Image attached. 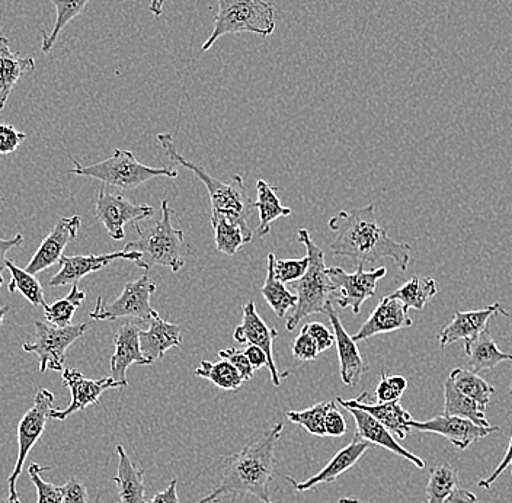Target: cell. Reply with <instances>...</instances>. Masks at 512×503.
<instances>
[{
    "mask_svg": "<svg viewBox=\"0 0 512 503\" xmlns=\"http://www.w3.org/2000/svg\"><path fill=\"white\" fill-rule=\"evenodd\" d=\"M329 229L336 233L331 253L350 258L355 265L374 264L390 258L400 271L411 262L409 243L392 239L377 219L376 205L370 204L351 211H341L329 220Z\"/></svg>",
    "mask_w": 512,
    "mask_h": 503,
    "instance_id": "cell-1",
    "label": "cell"
},
{
    "mask_svg": "<svg viewBox=\"0 0 512 503\" xmlns=\"http://www.w3.org/2000/svg\"><path fill=\"white\" fill-rule=\"evenodd\" d=\"M283 431V424L272 426L261 440L227 457L219 486L197 503H216L226 495H252L262 503H275L270 485L277 466L275 448Z\"/></svg>",
    "mask_w": 512,
    "mask_h": 503,
    "instance_id": "cell-2",
    "label": "cell"
},
{
    "mask_svg": "<svg viewBox=\"0 0 512 503\" xmlns=\"http://www.w3.org/2000/svg\"><path fill=\"white\" fill-rule=\"evenodd\" d=\"M158 142L172 162L190 169L206 185L208 195H210L211 214L226 216L229 219L239 221V223L248 224L249 214L255 210V201H252V198L249 197L242 176H233L232 182L219 181V179L211 176L206 169L188 162L184 156L179 155L174 146V137L171 134H159Z\"/></svg>",
    "mask_w": 512,
    "mask_h": 503,
    "instance_id": "cell-3",
    "label": "cell"
},
{
    "mask_svg": "<svg viewBox=\"0 0 512 503\" xmlns=\"http://www.w3.org/2000/svg\"><path fill=\"white\" fill-rule=\"evenodd\" d=\"M297 239L303 243L309 256V269L299 281L293 283L299 297L296 309L287 316L286 329L293 332L303 319L318 313H325L329 297L336 293L334 283L326 268L325 252L313 242L312 236L306 229H300Z\"/></svg>",
    "mask_w": 512,
    "mask_h": 503,
    "instance_id": "cell-4",
    "label": "cell"
},
{
    "mask_svg": "<svg viewBox=\"0 0 512 503\" xmlns=\"http://www.w3.org/2000/svg\"><path fill=\"white\" fill-rule=\"evenodd\" d=\"M172 210L168 200L162 201V217L152 226L134 224L139 239L127 243L124 251L142 253L140 268L149 269L152 265L171 268L174 272L184 268L182 246H184V232L172 226Z\"/></svg>",
    "mask_w": 512,
    "mask_h": 503,
    "instance_id": "cell-5",
    "label": "cell"
},
{
    "mask_svg": "<svg viewBox=\"0 0 512 503\" xmlns=\"http://www.w3.org/2000/svg\"><path fill=\"white\" fill-rule=\"evenodd\" d=\"M275 30V8L265 0H219L213 32L201 51H208L220 38L229 34L251 32L270 37Z\"/></svg>",
    "mask_w": 512,
    "mask_h": 503,
    "instance_id": "cell-6",
    "label": "cell"
},
{
    "mask_svg": "<svg viewBox=\"0 0 512 503\" xmlns=\"http://www.w3.org/2000/svg\"><path fill=\"white\" fill-rule=\"evenodd\" d=\"M75 169L70 173L79 176H88V178L98 179L104 182V185L120 189H131L140 187L152 179L160 178H176L178 172L171 168H150L143 165L130 150L115 149L114 155L110 159L102 160L92 166H82L73 160Z\"/></svg>",
    "mask_w": 512,
    "mask_h": 503,
    "instance_id": "cell-7",
    "label": "cell"
},
{
    "mask_svg": "<svg viewBox=\"0 0 512 503\" xmlns=\"http://www.w3.org/2000/svg\"><path fill=\"white\" fill-rule=\"evenodd\" d=\"M54 394L47 389L38 390L34 397V405L27 410L18 424V458L15 461L14 472L8 477V498L3 503H21L19 499L18 483L19 476L24 470L25 461L30 456L34 445L43 437L46 431L47 422L50 421V413L53 410Z\"/></svg>",
    "mask_w": 512,
    "mask_h": 503,
    "instance_id": "cell-8",
    "label": "cell"
},
{
    "mask_svg": "<svg viewBox=\"0 0 512 503\" xmlns=\"http://www.w3.org/2000/svg\"><path fill=\"white\" fill-rule=\"evenodd\" d=\"M34 326L35 341L25 342L22 348L25 352L38 355L40 373H46L47 370L62 371L67 349L88 331L86 323L59 328L50 323L35 322Z\"/></svg>",
    "mask_w": 512,
    "mask_h": 503,
    "instance_id": "cell-9",
    "label": "cell"
},
{
    "mask_svg": "<svg viewBox=\"0 0 512 503\" xmlns=\"http://www.w3.org/2000/svg\"><path fill=\"white\" fill-rule=\"evenodd\" d=\"M155 291L156 284L150 280L149 275H143L139 280L126 284L123 293L111 303H105L102 297H98L95 309L89 313V317L98 322L118 320L123 317H136L142 322H150L153 316L158 315L150 304V297Z\"/></svg>",
    "mask_w": 512,
    "mask_h": 503,
    "instance_id": "cell-10",
    "label": "cell"
},
{
    "mask_svg": "<svg viewBox=\"0 0 512 503\" xmlns=\"http://www.w3.org/2000/svg\"><path fill=\"white\" fill-rule=\"evenodd\" d=\"M329 277L336 288V301L341 309H352L354 315L361 312V307L368 299L376 296L377 285L387 275V268L380 267L373 271H364V265H357L352 274L339 267L328 268Z\"/></svg>",
    "mask_w": 512,
    "mask_h": 503,
    "instance_id": "cell-11",
    "label": "cell"
},
{
    "mask_svg": "<svg viewBox=\"0 0 512 503\" xmlns=\"http://www.w3.org/2000/svg\"><path fill=\"white\" fill-rule=\"evenodd\" d=\"M95 214L104 224L112 240H124L127 224H136L137 221L149 219L155 214L150 205H137L131 203L126 197L117 192H108L105 185L99 189L96 200Z\"/></svg>",
    "mask_w": 512,
    "mask_h": 503,
    "instance_id": "cell-12",
    "label": "cell"
},
{
    "mask_svg": "<svg viewBox=\"0 0 512 503\" xmlns=\"http://www.w3.org/2000/svg\"><path fill=\"white\" fill-rule=\"evenodd\" d=\"M63 381L67 389L70 390V394H72V400H70V405L66 409L51 410L50 419H53V421H66L73 413L85 410L88 406L96 405L105 390L126 389L123 384L118 383L112 377L92 380V378L83 376L75 368H64Z\"/></svg>",
    "mask_w": 512,
    "mask_h": 503,
    "instance_id": "cell-13",
    "label": "cell"
},
{
    "mask_svg": "<svg viewBox=\"0 0 512 503\" xmlns=\"http://www.w3.org/2000/svg\"><path fill=\"white\" fill-rule=\"evenodd\" d=\"M409 425L415 431L437 434L447 438L457 450H466L476 441L499 431V426H480L469 421V419L446 415L435 416V418L424 422L412 419Z\"/></svg>",
    "mask_w": 512,
    "mask_h": 503,
    "instance_id": "cell-14",
    "label": "cell"
},
{
    "mask_svg": "<svg viewBox=\"0 0 512 503\" xmlns=\"http://www.w3.org/2000/svg\"><path fill=\"white\" fill-rule=\"evenodd\" d=\"M277 336V329L270 328L264 322V319L258 315V312H256L255 301H249V303L243 306L242 323L233 332V339L239 342V344L256 345L264 349L268 357V370L271 373V381L275 387L280 386L281 380L290 374H278L274 354H272V345H274Z\"/></svg>",
    "mask_w": 512,
    "mask_h": 503,
    "instance_id": "cell-15",
    "label": "cell"
},
{
    "mask_svg": "<svg viewBox=\"0 0 512 503\" xmlns=\"http://www.w3.org/2000/svg\"><path fill=\"white\" fill-rule=\"evenodd\" d=\"M142 253L118 251L105 253V255H78V256H62L60 259V271L53 275L48 284L50 287H63V285L79 284L82 278L92 272L101 271L107 268L112 262L118 259H126V261L136 262L137 267L142 264Z\"/></svg>",
    "mask_w": 512,
    "mask_h": 503,
    "instance_id": "cell-16",
    "label": "cell"
},
{
    "mask_svg": "<svg viewBox=\"0 0 512 503\" xmlns=\"http://www.w3.org/2000/svg\"><path fill=\"white\" fill-rule=\"evenodd\" d=\"M82 226V219L79 216L63 217L57 221L50 235L43 240L40 248L32 256L30 264L27 265V271L32 275L41 274L53 265L60 264L64 249L72 240L78 237V232Z\"/></svg>",
    "mask_w": 512,
    "mask_h": 503,
    "instance_id": "cell-17",
    "label": "cell"
},
{
    "mask_svg": "<svg viewBox=\"0 0 512 503\" xmlns=\"http://www.w3.org/2000/svg\"><path fill=\"white\" fill-rule=\"evenodd\" d=\"M325 315L331 320L334 329L336 349H338L339 373L345 386H357L361 376L368 370V365L358 351L357 342L352 339L350 333L345 331L341 317L332 306L331 301L326 304Z\"/></svg>",
    "mask_w": 512,
    "mask_h": 503,
    "instance_id": "cell-18",
    "label": "cell"
},
{
    "mask_svg": "<svg viewBox=\"0 0 512 503\" xmlns=\"http://www.w3.org/2000/svg\"><path fill=\"white\" fill-rule=\"evenodd\" d=\"M336 402L345 409L355 408L370 413L380 424L386 426L398 440H405L411 434L412 428L409 425V422L412 421L411 413L403 409L399 400L387 403L373 402L371 394L364 392L357 399L345 400L342 397H338Z\"/></svg>",
    "mask_w": 512,
    "mask_h": 503,
    "instance_id": "cell-19",
    "label": "cell"
},
{
    "mask_svg": "<svg viewBox=\"0 0 512 503\" xmlns=\"http://www.w3.org/2000/svg\"><path fill=\"white\" fill-rule=\"evenodd\" d=\"M412 325L414 322L409 316L408 307L402 301L387 296L380 300L374 312L361 326L360 331L352 336V339L355 342L367 341L373 336L402 331V329L411 328Z\"/></svg>",
    "mask_w": 512,
    "mask_h": 503,
    "instance_id": "cell-20",
    "label": "cell"
},
{
    "mask_svg": "<svg viewBox=\"0 0 512 503\" xmlns=\"http://www.w3.org/2000/svg\"><path fill=\"white\" fill-rule=\"evenodd\" d=\"M370 445V442L355 434L350 444L342 448L318 474L310 477L306 482H297L290 476H286V480L293 485L297 492H307V490L315 489L316 486L320 485H331V483L336 482L339 476L347 473L361 460Z\"/></svg>",
    "mask_w": 512,
    "mask_h": 503,
    "instance_id": "cell-21",
    "label": "cell"
},
{
    "mask_svg": "<svg viewBox=\"0 0 512 503\" xmlns=\"http://www.w3.org/2000/svg\"><path fill=\"white\" fill-rule=\"evenodd\" d=\"M499 315L508 316V312H505L499 303L480 310H467V312L456 310L453 320L438 333L441 348H446L451 342L466 341L479 335L480 332L489 328V320Z\"/></svg>",
    "mask_w": 512,
    "mask_h": 503,
    "instance_id": "cell-22",
    "label": "cell"
},
{
    "mask_svg": "<svg viewBox=\"0 0 512 503\" xmlns=\"http://www.w3.org/2000/svg\"><path fill=\"white\" fill-rule=\"evenodd\" d=\"M140 331L136 325L124 323L114 338V354L111 357V377L118 383L128 386L127 370L133 364L152 365V362L144 357L140 346Z\"/></svg>",
    "mask_w": 512,
    "mask_h": 503,
    "instance_id": "cell-23",
    "label": "cell"
},
{
    "mask_svg": "<svg viewBox=\"0 0 512 503\" xmlns=\"http://www.w3.org/2000/svg\"><path fill=\"white\" fill-rule=\"evenodd\" d=\"M347 410L351 413L352 418H354L355 434L358 437L370 442V444L379 445V447L396 454V456L411 461L418 469H424L425 461L421 457L415 456L411 451L406 450L405 447H402L398 440H396L395 435L386 426L380 424L377 419H374L370 413L355 408H347Z\"/></svg>",
    "mask_w": 512,
    "mask_h": 503,
    "instance_id": "cell-24",
    "label": "cell"
},
{
    "mask_svg": "<svg viewBox=\"0 0 512 503\" xmlns=\"http://www.w3.org/2000/svg\"><path fill=\"white\" fill-rule=\"evenodd\" d=\"M149 323L150 328L147 331H140V346L144 357L153 364L162 360L169 349L182 345V329L175 323L163 320L159 313Z\"/></svg>",
    "mask_w": 512,
    "mask_h": 503,
    "instance_id": "cell-25",
    "label": "cell"
},
{
    "mask_svg": "<svg viewBox=\"0 0 512 503\" xmlns=\"http://www.w3.org/2000/svg\"><path fill=\"white\" fill-rule=\"evenodd\" d=\"M34 69L35 60L18 56L11 50L8 38L0 35V111L5 110L9 95L19 79L30 75Z\"/></svg>",
    "mask_w": 512,
    "mask_h": 503,
    "instance_id": "cell-26",
    "label": "cell"
},
{
    "mask_svg": "<svg viewBox=\"0 0 512 503\" xmlns=\"http://www.w3.org/2000/svg\"><path fill=\"white\" fill-rule=\"evenodd\" d=\"M118 469L114 476L117 485L118 498L121 503H146V472L139 469L136 463L128 457L123 445H117Z\"/></svg>",
    "mask_w": 512,
    "mask_h": 503,
    "instance_id": "cell-27",
    "label": "cell"
},
{
    "mask_svg": "<svg viewBox=\"0 0 512 503\" xmlns=\"http://www.w3.org/2000/svg\"><path fill=\"white\" fill-rule=\"evenodd\" d=\"M464 354H466L470 368L475 373L492 370L504 361H512V354L502 352L498 348L489 328L464 341Z\"/></svg>",
    "mask_w": 512,
    "mask_h": 503,
    "instance_id": "cell-28",
    "label": "cell"
},
{
    "mask_svg": "<svg viewBox=\"0 0 512 503\" xmlns=\"http://www.w3.org/2000/svg\"><path fill=\"white\" fill-rule=\"evenodd\" d=\"M211 226L216 237L217 251L224 255H236L245 243L252 242L254 239V232L249 224L239 223L226 216L211 214Z\"/></svg>",
    "mask_w": 512,
    "mask_h": 503,
    "instance_id": "cell-29",
    "label": "cell"
},
{
    "mask_svg": "<svg viewBox=\"0 0 512 503\" xmlns=\"http://www.w3.org/2000/svg\"><path fill=\"white\" fill-rule=\"evenodd\" d=\"M278 188L271 187L264 179L256 182V192L258 200L255 201V208L259 211L258 235L267 236L271 232V224L281 217H288L293 214V210L284 207L277 195Z\"/></svg>",
    "mask_w": 512,
    "mask_h": 503,
    "instance_id": "cell-30",
    "label": "cell"
},
{
    "mask_svg": "<svg viewBox=\"0 0 512 503\" xmlns=\"http://www.w3.org/2000/svg\"><path fill=\"white\" fill-rule=\"evenodd\" d=\"M275 255L270 253L268 255V269L267 278H265L264 287H262L261 293L267 303L270 304L271 309L274 310L275 315L278 317H287L290 312L296 309L297 303H299V297L297 294L291 293L286 287V284L281 283L277 277H275L274 271Z\"/></svg>",
    "mask_w": 512,
    "mask_h": 503,
    "instance_id": "cell-31",
    "label": "cell"
},
{
    "mask_svg": "<svg viewBox=\"0 0 512 503\" xmlns=\"http://www.w3.org/2000/svg\"><path fill=\"white\" fill-rule=\"evenodd\" d=\"M443 415L459 416V418L475 422L476 425L491 426L488 419H486L485 409L479 403H476L475 400L460 392L450 378H447L446 383H444Z\"/></svg>",
    "mask_w": 512,
    "mask_h": 503,
    "instance_id": "cell-32",
    "label": "cell"
},
{
    "mask_svg": "<svg viewBox=\"0 0 512 503\" xmlns=\"http://www.w3.org/2000/svg\"><path fill=\"white\" fill-rule=\"evenodd\" d=\"M438 293L437 281L430 277L415 275L411 280L406 281L395 293L390 294L393 299H398L408 309L424 310V307L434 299Z\"/></svg>",
    "mask_w": 512,
    "mask_h": 503,
    "instance_id": "cell-33",
    "label": "cell"
},
{
    "mask_svg": "<svg viewBox=\"0 0 512 503\" xmlns=\"http://www.w3.org/2000/svg\"><path fill=\"white\" fill-rule=\"evenodd\" d=\"M51 2L56 8V22H54L50 34L43 31V43H41L43 54H48L53 50L54 44L59 40V35L62 34L66 25L83 14L88 9L91 0H51Z\"/></svg>",
    "mask_w": 512,
    "mask_h": 503,
    "instance_id": "cell-34",
    "label": "cell"
},
{
    "mask_svg": "<svg viewBox=\"0 0 512 503\" xmlns=\"http://www.w3.org/2000/svg\"><path fill=\"white\" fill-rule=\"evenodd\" d=\"M448 378L453 381L454 386L460 392L475 400L483 409H486L488 403L491 402L492 394L495 393V389L491 384L486 383L475 371L466 370V368H454Z\"/></svg>",
    "mask_w": 512,
    "mask_h": 503,
    "instance_id": "cell-35",
    "label": "cell"
},
{
    "mask_svg": "<svg viewBox=\"0 0 512 503\" xmlns=\"http://www.w3.org/2000/svg\"><path fill=\"white\" fill-rule=\"evenodd\" d=\"M195 376L206 378L214 386L227 390V392H238L243 384V378L239 371L227 360L201 361L200 367L195 370Z\"/></svg>",
    "mask_w": 512,
    "mask_h": 503,
    "instance_id": "cell-36",
    "label": "cell"
},
{
    "mask_svg": "<svg viewBox=\"0 0 512 503\" xmlns=\"http://www.w3.org/2000/svg\"><path fill=\"white\" fill-rule=\"evenodd\" d=\"M6 268L11 272V283H9V291L15 293L19 291L34 307H46L47 303L44 300V291L41 287L40 281L35 278V275L30 274L27 269L19 268L11 259L6 262Z\"/></svg>",
    "mask_w": 512,
    "mask_h": 503,
    "instance_id": "cell-37",
    "label": "cell"
},
{
    "mask_svg": "<svg viewBox=\"0 0 512 503\" xmlns=\"http://www.w3.org/2000/svg\"><path fill=\"white\" fill-rule=\"evenodd\" d=\"M86 299L85 291L79 290L78 284H73L70 288L69 294L64 299L57 300L51 306L44 307V316L50 325L59 326V328H66L70 326V322L75 316L76 310L82 306L83 301Z\"/></svg>",
    "mask_w": 512,
    "mask_h": 503,
    "instance_id": "cell-38",
    "label": "cell"
},
{
    "mask_svg": "<svg viewBox=\"0 0 512 503\" xmlns=\"http://www.w3.org/2000/svg\"><path fill=\"white\" fill-rule=\"evenodd\" d=\"M459 486V470L450 464L434 467L427 485V503H444Z\"/></svg>",
    "mask_w": 512,
    "mask_h": 503,
    "instance_id": "cell-39",
    "label": "cell"
},
{
    "mask_svg": "<svg viewBox=\"0 0 512 503\" xmlns=\"http://www.w3.org/2000/svg\"><path fill=\"white\" fill-rule=\"evenodd\" d=\"M334 405L335 402L332 400V402L318 403L309 409L288 410L287 419L291 424L303 426L309 434L315 435V437H326V415Z\"/></svg>",
    "mask_w": 512,
    "mask_h": 503,
    "instance_id": "cell-40",
    "label": "cell"
},
{
    "mask_svg": "<svg viewBox=\"0 0 512 503\" xmlns=\"http://www.w3.org/2000/svg\"><path fill=\"white\" fill-rule=\"evenodd\" d=\"M50 466H38L32 463L28 469L32 485L37 489V503H63V486H54L41 477V473L48 472Z\"/></svg>",
    "mask_w": 512,
    "mask_h": 503,
    "instance_id": "cell-41",
    "label": "cell"
},
{
    "mask_svg": "<svg viewBox=\"0 0 512 503\" xmlns=\"http://www.w3.org/2000/svg\"><path fill=\"white\" fill-rule=\"evenodd\" d=\"M309 256L302 259H277L274 262L275 277L283 284H293L303 278L309 269Z\"/></svg>",
    "mask_w": 512,
    "mask_h": 503,
    "instance_id": "cell-42",
    "label": "cell"
},
{
    "mask_svg": "<svg viewBox=\"0 0 512 503\" xmlns=\"http://www.w3.org/2000/svg\"><path fill=\"white\" fill-rule=\"evenodd\" d=\"M408 389V380L403 376H389L382 371L379 386L376 389V400L379 403L396 402Z\"/></svg>",
    "mask_w": 512,
    "mask_h": 503,
    "instance_id": "cell-43",
    "label": "cell"
},
{
    "mask_svg": "<svg viewBox=\"0 0 512 503\" xmlns=\"http://www.w3.org/2000/svg\"><path fill=\"white\" fill-rule=\"evenodd\" d=\"M294 357L300 361H313L319 357V348L315 339L307 332L306 326H303L302 332L299 333L291 345Z\"/></svg>",
    "mask_w": 512,
    "mask_h": 503,
    "instance_id": "cell-44",
    "label": "cell"
},
{
    "mask_svg": "<svg viewBox=\"0 0 512 503\" xmlns=\"http://www.w3.org/2000/svg\"><path fill=\"white\" fill-rule=\"evenodd\" d=\"M27 139V134L16 130L11 124H0V155H11Z\"/></svg>",
    "mask_w": 512,
    "mask_h": 503,
    "instance_id": "cell-45",
    "label": "cell"
},
{
    "mask_svg": "<svg viewBox=\"0 0 512 503\" xmlns=\"http://www.w3.org/2000/svg\"><path fill=\"white\" fill-rule=\"evenodd\" d=\"M219 357H222V360L229 361L230 364L239 371L243 381L251 380V378L254 377V367H252V364L249 362L248 357H246L245 352L239 351V349L236 348H229L224 349V351H220Z\"/></svg>",
    "mask_w": 512,
    "mask_h": 503,
    "instance_id": "cell-46",
    "label": "cell"
},
{
    "mask_svg": "<svg viewBox=\"0 0 512 503\" xmlns=\"http://www.w3.org/2000/svg\"><path fill=\"white\" fill-rule=\"evenodd\" d=\"M307 332L310 333L313 339H315L316 345H318L319 352L328 351L332 345L335 344V335L322 323L313 322L307 323Z\"/></svg>",
    "mask_w": 512,
    "mask_h": 503,
    "instance_id": "cell-47",
    "label": "cell"
},
{
    "mask_svg": "<svg viewBox=\"0 0 512 503\" xmlns=\"http://www.w3.org/2000/svg\"><path fill=\"white\" fill-rule=\"evenodd\" d=\"M325 429L326 437L332 438L342 437L347 432V422H345L342 413L339 412L336 403L329 409L328 415H326Z\"/></svg>",
    "mask_w": 512,
    "mask_h": 503,
    "instance_id": "cell-48",
    "label": "cell"
},
{
    "mask_svg": "<svg viewBox=\"0 0 512 503\" xmlns=\"http://www.w3.org/2000/svg\"><path fill=\"white\" fill-rule=\"evenodd\" d=\"M63 503H88V489L78 479L63 485Z\"/></svg>",
    "mask_w": 512,
    "mask_h": 503,
    "instance_id": "cell-49",
    "label": "cell"
},
{
    "mask_svg": "<svg viewBox=\"0 0 512 503\" xmlns=\"http://www.w3.org/2000/svg\"><path fill=\"white\" fill-rule=\"evenodd\" d=\"M512 464V434H511V440L510 444H508L507 447V453H505L504 458H502L501 463L498 464V467L489 474V477H486V479L480 480L479 482V488L482 489H489L492 485H494V482L496 479H498L499 476H501V473H504V470L507 469V467H510Z\"/></svg>",
    "mask_w": 512,
    "mask_h": 503,
    "instance_id": "cell-50",
    "label": "cell"
},
{
    "mask_svg": "<svg viewBox=\"0 0 512 503\" xmlns=\"http://www.w3.org/2000/svg\"><path fill=\"white\" fill-rule=\"evenodd\" d=\"M22 242H24V236L22 235H16L14 239H2L0 237V287L3 285V277L2 272L3 269L6 268V262H8V252H11L12 249L18 248V246L22 245Z\"/></svg>",
    "mask_w": 512,
    "mask_h": 503,
    "instance_id": "cell-51",
    "label": "cell"
},
{
    "mask_svg": "<svg viewBox=\"0 0 512 503\" xmlns=\"http://www.w3.org/2000/svg\"><path fill=\"white\" fill-rule=\"evenodd\" d=\"M243 352H245L255 371L261 370L262 367H268V357L264 349L256 345H249Z\"/></svg>",
    "mask_w": 512,
    "mask_h": 503,
    "instance_id": "cell-52",
    "label": "cell"
},
{
    "mask_svg": "<svg viewBox=\"0 0 512 503\" xmlns=\"http://www.w3.org/2000/svg\"><path fill=\"white\" fill-rule=\"evenodd\" d=\"M176 479L169 483L168 488L162 490V492L156 493L152 499L146 501V503H179L178 490H176Z\"/></svg>",
    "mask_w": 512,
    "mask_h": 503,
    "instance_id": "cell-53",
    "label": "cell"
},
{
    "mask_svg": "<svg viewBox=\"0 0 512 503\" xmlns=\"http://www.w3.org/2000/svg\"><path fill=\"white\" fill-rule=\"evenodd\" d=\"M444 503H478V498H476L475 493L470 492V490L457 486V488L448 495Z\"/></svg>",
    "mask_w": 512,
    "mask_h": 503,
    "instance_id": "cell-54",
    "label": "cell"
},
{
    "mask_svg": "<svg viewBox=\"0 0 512 503\" xmlns=\"http://www.w3.org/2000/svg\"><path fill=\"white\" fill-rule=\"evenodd\" d=\"M166 0H150L149 11L152 12L156 18H160L163 15V5Z\"/></svg>",
    "mask_w": 512,
    "mask_h": 503,
    "instance_id": "cell-55",
    "label": "cell"
},
{
    "mask_svg": "<svg viewBox=\"0 0 512 503\" xmlns=\"http://www.w3.org/2000/svg\"><path fill=\"white\" fill-rule=\"evenodd\" d=\"M9 310H11V306L0 307V325H2L3 319L8 315Z\"/></svg>",
    "mask_w": 512,
    "mask_h": 503,
    "instance_id": "cell-56",
    "label": "cell"
},
{
    "mask_svg": "<svg viewBox=\"0 0 512 503\" xmlns=\"http://www.w3.org/2000/svg\"><path fill=\"white\" fill-rule=\"evenodd\" d=\"M338 503H367V502L360 501V499H357V498H342V499H339Z\"/></svg>",
    "mask_w": 512,
    "mask_h": 503,
    "instance_id": "cell-57",
    "label": "cell"
},
{
    "mask_svg": "<svg viewBox=\"0 0 512 503\" xmlns=\"http://www.w3.org/2000/svg\"><path fill=\"white\" fill-rule=\"evenodd\" d=\"M2 201H3V195L0 194V203H2Z\"/></svg>",
    "mask_w": 512,
    "mask_h": 503,
    "instance_id": "cell-58",
    "label": "cell"
},
{
    "mask_svg": "<svg viewBox=\"0 0 512 503\" xmlns=\"http://www.w3.org/2000/svg\"><path fill=\"white\" fill-rule=\"evenodd\" d=\"M510 393L512 394V384H511V390H510Z\"/></svg>",
    "mask_w": 512,
    "mask_h": 503,
    "instance_id": "cell-59",
    "label": "cell"
},
{
    "mask_svg": "<svg viewBox=\"0 0 512 503\" xmlns=\"http://www.w3.org/2000/svg\"><path fill=\"white\" fill-rule=\"evenodd\" d=\"M511 466H512V464H511Z\"/></svg>",
    "mask_w": 512,
    "mask_h": 503,
    "instance_id": "cell-60",
    "label": "cell"
}]
</instances>
